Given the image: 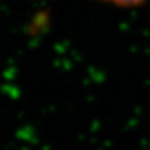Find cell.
Wrapping results in <instances>:
<instances>
[{"mask_svg":"<svg viewBox=\"0 0 150 150\" xmlns=\"http://www.w3.org/2000/svg\"><path fill=\"white\" fill-rule=\"evenodd\" d=\"M102 1H106V3L114 4L118 7H136L145 3L146 0H102Z\"/></svg>","mask_w":150,"mask_h":150,"instance_id":"obj_1","label":"cell"}]
</instances>
